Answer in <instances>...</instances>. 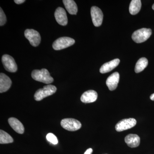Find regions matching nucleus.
Returning a JSON list of instances; mask_svg holds the SVG:
<instances>
[{"label": "nucleus", "instance_id": "1", "mask_svg": "<svg viewBox=\"0 0 154 154\" xmlns=\"http://www.w3.org/2000/svg\"><path fill=\"white\" fill-rule=\"evenodd\" d=\"M33 79L45 84H49L54 82V79L50 74L49 72L45 69L41 70L35 69L31 73Z\"/></svg>", "mask_w": 154, "mask_h": 154}, {"label": "nucleus", "instance_id": "2", "mask_svg": "<svg viewBox=\"0 0 154 154\" xmlns=\"http://www.w3.org/2000/svg\"><path fill=\"white\" fill-rule=\"evenodd\" d=\"M57 90L56 87L52 85L45 86L42 88L38 89L34 95V98L36 101H40L45 98L54 94Z\"/></svg>", "mask_w": 154, "mask_h": 154}, {"label": "nucleus", "instance_id": "3", "mask_svg": "<svg viewBox=\"0 0 154 154\" xmlns=\"http://www.w3.org/2000/svg\"><path fill=\"white\" fill-rule=\"evenodd\" d=\"M151 29L143 28L139 29L133 33V40L137 43H142L146 41L152 35Z\"/></svg>", "mask_w": 154, "mask_h": 154}, {"label": "nucleus", "instance_id": "4", "mask_svg": "<svg viewBox=\"0 0 154 154\" xmlns=\"http://www.w3.org/2000/svg\"><path fill=\"white\" fill-rule=\"evenodd\" d=\"M75 40L69 37H61L57 38L53 43L52 47L55 50H60L72 46L75 44Z\"/></svg>", "mask_w": 154, "mask_h": 154}, {"label": "nucleus", "instance_id": "5", "mask_svg": "<svg viewBox=\"0 0 154 154\" xmlns=\"http://www.w3.org/2000/svg\"><path fill=\"white\" fill-rule=\"evenodd\" d=\"M60 124L64 129L69 131H76L82 127L81 122L75 119H64L61 121Z\"/></svg>", "mask_w": 154, "mask_h": 154}, {"label": "nucleus", "instance_id": "6", "mask_svg": "<svg viewBox=\"0 0 154 154\" xmlns=\"http://www.w3.org/2000/svg\"><path fill=\"white\" fill-rule=\"evenodd\" d=\"M25 36L32 46L36 47L40 44L41 36L36 30L33 29H26L25 31Z\"/></svg>", "mask_w": 154, "mask_h": 154}, {"label": "nucleus", "instance_id": "7", "mask_svg": "<svg viewBox=\"0 0 154 154\" xmlns=\"http://www.w3.org/2000/svg\"><path fill=\"white\" fill-rule=\"evenodd\" d=\"M137 121L134 118L125 119L119 122L115 126V129L118 132L130 129L136 125Z\"/></svg>", "mask_w": 154, "mask_h": 154}, {"label": "nucleus", "instance_id": "8", "mask_svg": "<svg viewBox=\"0 0 154 154\" xmlns=\"http://www.w3.org/2000/svg\"><path fill=\"white\" fill-rule=\"evenodd\" d=\"M2 62L6 70L11 72L17 71V65L14 58L8 54H5L2 57Z\"/></svg>", "mask_w": 154, "mask_h": 154}, {"label": "nucleus", "instance_id": "9", "mask_svg": "<svg viewBox=\"0 0 154 154\" xmlns=\"http://www.w3.org/2000/svg\"><path fill=\"white\" fill-rule=\"evenodd\" d=\"M91 16L95 27H99L102 25L103 14L101 9L96 6H93L91 8Z\"/></svg>", "mask_w": 154, "mask_h": 154}, {"label": "nucleus", "instance_id": "10", "mask_svg": "<svg viewBox=\"0 0 154 154\" xmlns=\"http://www.w3.org/2000/svg\"><path fill=\"white\" fill-rule=\"evenodd\" d=\"M56 20L59 25L66 26L67 25L68 19L65 10L62 8L59 7L54 13Z\"/></svg>", "mask_w": 154, "mask_h": 154}, {"label": "nucleus", "instance_id": "11", "mask_svg": "<svg viewBox=\"0 0 154 154\" xmlns=\"http://www.w3.org/2000/svg\"><path fill=\"white\" fill-rule=\"evenodd\" d=\"M119 74L115 72L110 75L106 81V85L110 91H113L116 89L119 82Z\"/></svg>", "mask_w": 154, "mask_h": 154}, {"label": "nucleus", "instance_id": "12", "mask_svg": "<svg viewBox=\"0 0 154 154\" xmlns=\"http://www.w3.org/2000/svg\"><path fill=\"white\" fill-rule=\"evenodd\" d=\"M12 85V81L5 74H0V93H3L8 91Z\"/></svg>", "mask_w": 154, "mask_h": 154}, {"label": "nucleus", "instance_id": "13", "mask_svg": "<svg viewBox=\"0 0 154 154\" xmlns=\"http://www.w3.org/2000/svg\"><path fill=\"white\" fill-rule=\"evenodd\" d=\"M98 98V94L96 91L89 90L86 91L82 95L81 100L83 103H90L95 102Z\"/></svg>", "mask_w": 154, "mask_h": 154}, {"label": "nucleus", "instance_id": "14", "mask_svg": "<svg viewBox=\"0 0 154 154\" xmlns=\"http://www.w3.org/2000/svg\"><path fill=\"white\" fill-rule=\"evenodd\" d=\"M120 60L119 59H115L110 62L105 63L101 66L100 69V73H106L115 69L119 64Z\"/></svg>", "mask_w": 154, "mask_h": 154}, {"label": "nucleus", "instance_id": "15", "mask_svg": "<svg viewBox=\"0 0 154 154\" xmlns=\"http://www.w3.org/2000/svg\"><path fill=\"white\" fill-rule=\"evenodd\" d=\"M125 141L130 147H137L140 144V137L137 134H129L125 137Z\"/></svg>", "mask_w": 154, "mask_h": 154}, {"label": "nucleus", "instance_id": "16", "mask_svg": "<svg viewBox=\"0 0 154 154\" xmlns=\"http://www.w3.org/2000/svg\"><path fill=\"white\" fill-rule=\"evenodd\" d=\"M9 124L16 132L20 134L24 133L25 128L23 124L17 118L11 117L8 119Z\"/></svg>", "mask_w": 154, "mask_h": 154}, {"label": "nucleus", "instance_id": "17", "mask_svg": "<svg viewBox=\"0 0 154 154\" xmlns=\"http://www.w3.org/2000/svg\"><path fill=\"white\" fill-rule=\"evenodd\" d=\"M63 2L69 14L71 15H76L77 14L78 7L75 1L73 0H63Z\"/></svg>", "mask_w": 154, "mask_h": 154}, {"label": "nucleus", "instance_id": "18", "mask_svg": "<svg viewBox=\"0 0 154 154\" xmlns=\"http://www.w3.org/2000/svg\"><path fill=\"white\" fill-rule=\"evenodd\" d=\"M141 8V2L140 0H132L130 4L129 10L131 14L135 15L140 11Z\"/></svg>", "mask_w": 154, "mask_h": 154}, {"label": "nucleus", "instance_id": "19", "mask_svg": "<svg viewBox=\"0 0 154 154\" xmlns=\"http://www.w3.org/2000/svg\"><path fill=\"white\" fill-rule=\"evenodd\" d=\"M148 64V61L145 57H142L137 61L135 67V72L137 73L143 71Z\"/></svg>", "mask_w": 154, "mask_h": 154}, {"label": "nucleus", "instance_id": "20", "mask_svg": "<svg viewBox=\"0 0 154 154\" xmlns=\"http://www.w3.org/2000/svg\"><path fill=\"white\" fill-rule=\"evenodd\" d=\"M14 140L12 137L4 131L0 130V143L8 144L12 143Z\"/></svg>", "mask_w": 154, "mask_h": 154}, {"label": "nucleus", "instance_id": "21", "mask_svg": "<svg viewBox=\"0 0 154 154\" xmlns=\"http://www.w3.org/2000/svg\"><path fill=\"white\" fill-rule=\"evenodd\" d=\"M46 139L49 142L53 144L56 145L58 143L57 138L55 135L52 133L48 134L46 135Z\"/></svg>", "mask_w": 154, "mask_h": 154}, {"label": "nucleus", "instance_id": "22", "mask_svg": "<svg viewBox=\"0 0 154 154\" xmlns=\"http://www.w3.org/2000/svg\"><path fill=\"white\" fill-rule=\"evenodd\" d=\"M7 22V18H6L5 14L4 13L2 9L1 8L0 9V25L3 26L5 25Z\"/></svg>", "mask_w": 154, "mask_h": 154}, {"label": "nucleus", "instance_id": "23", "mask_svg": "<svg viewBox=\"0 0 154 154\" xmlns=\"http://www.w3.org/2000/svg\"><path fill=\"white\" fill-rule=\"evenodd\" d=\"M25 0H15L14 2L16 4L18 5H20V4H22V3L25 2Z\"/></svg>", "mask_w": 154, "mask_h": 154}, {"label": "nucleus", "instance_id": "24", "mask_svg": "<svg viewBox=\"0 0 154 154\" xmlns=\"http://www.w3.org/2000/svg\"><path fill=\"white\" fill-rule=\"evenodd\" d=\"M93 152V149L91 148H89L86 150L84 154H91Z\"/></svg>", "mask_w": 154, "mask_h": 154}, {"label": "nucleus", "instance_id": "25", "mask_svg": "<svg viewBox=\"0 0 154 154\" xmlns=\"http://www.w3.org/2000/svg\"><path fill=\"white\" fill-rule=\"evenodd\" d=\"M150 98L151 100H152V101H154V94H152V95H151Z\"/></svg>", "mask_w": 154, "mask_h": 154}, {"label": "nucleus", "instance_id": "26", "mask_svg": "<svg viewBox=\"0 0 154 154\" xmlns=\"http://www.w3.org/2000/svg\"><path fill=\"white\" fill-rule=\"evenodd\" d=\"M152 8L153 10L154 11V4L152 6Z\"/></svg>", "mask_w": 154, "mask_h": 154}]
</instances>
